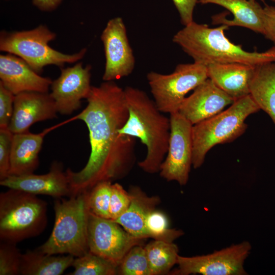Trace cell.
I'll return each mask as SVG.
<instances>
[{
  "instance_id": "6da1fadb",
  "label": "cell",
  "mask_w": 275,
  "mask_h": 275,
  "mask_svg": "<svg viewBox=\"0 0 275 275\" xmlns=\"http://www.w3.org/2000/svg\"><path fill=\"white\" fill-rule=\"evenodd\" d=\"M86 99V107L74 118L88 128L91 153L80 171L66 170L71 196L89 191L100 182L123 178L136 160V138L119 132L128 117L124 90L114 81H104L92 86Z\"/></svg>"
},
{
  "instance_id": "7a4b0ae2",
  "label": "cell",
  "mask_w": 275,
  "mask_h": 275,
  "mask_svg": "<svg viewBox=\"0 0 275 275\" xmlns=\"http://www.w3.org/2000/svg\"><path fill=\"white\" fill-rule=\"evenodd\" d=\"M124 90L128 117L119 132L139 139L146 146V156L138 162L142 170L149 174L159 172L168 150L170 118L144 91L130 86Z\"/></svg>"
},
{
  "instance_id": "3957f363",
  "label": "cell",
  "mask_w": 275,
  "mask_h": 275,
  "mask_svg": "<svg viewBox=\"0 0 275 275\" xmlns=\"http://www.w3.org/2000/svg\"><path fill=\"white\" fill-rule=\"evenodd\" d=\"M229 26L221 24L211 28L193 21L177 32L174 43L191 57L195 62L205 66L215 63H239L256 66L275 61V45L262 52L244 50L231 42L225 34Z\"/></svg>"
},
{
  "instance_id": "277c9868",
  "label": "cell",
  "mask_w": 275,
  "mask_h": 275,
  "mask_svg": "<svg viewBox=\"0 0 275 275\" xmlns=\"http://www.w3.org/2000/svg\"><path fill=\"white\" fill-rule=\"evenodd\" d=\"M88 191L54 202V224L48 239L37 249L50 255L66 254L74 257L89 252Z\"/></svg>"
},
{
  "instance_id": "5b68a950",
  "label": "cell",
  "mask_w": 275,
  "mask_h": 275,
  "mask_svg": "<svg viewBox=\"0 0 275 275\" xmlns=\"http://www.w3.org/2000/svg\"><path fill=\"white\" fill-rule=\"evenodd\" d=\"M260 109L248 95L235 100L228 109L193 125V167L200 168L214 146L232 142L243 134L248 127L245 119Z\"/></svg>"
},
{
  "instance_id": "8992f818",
  "label": "cell",
  "mask_w": 275,
  "mask_h": 275,
  "mask_svg": "<svg viewBox=\"0 0 275 275\" xmlns=\"http://www.w3.org/2000/svg\"><path fill=\"white\" fill-rule=\"evenodd\" d=\"M47 205L36 195L20 190L1 193V240L16 243L40 235L47 224Z\"/></svg>"
},
{
  "instance_id": "52a82bcc",
  "label": "cell",
  "mask_w": 275,
  "mask_h": 275,
  "mask_svg": "<svg viewBox=\"0 0 275 275\" xmlns=\"http://www.w3.org/2000/svg\"><path fill=\"white\" fill-rule=\"evenodd\" d=\"M56 36L44 25L31 30L2 31L0 50L21 58L38 74L46 66L53 65L62 68L66 63H76L83 58L86 48L73 54H65L51 48L48 43Z\"/></svg>"
},
{
  "instance_id": "ba28073f",
  "label": "cell",
  "mask_w": 275,
  "mask_h": 275,
  "mask_svg": "<svg viewBox=\"0 0 275 275\" xmlns=\"http://www.w3.org/2000/svg\"><path fill=\"white\" fill-rule=\"evenodd\" d=\"M208 78L206 66L195 62L178 64L169 74L151 71L147 75L156 106L170 115L178 112L186 95Z\"/></svg>"
},
{
  "instance_id": "9c48e42d",
  "label": "cell",
  "mask_w": 275,
  "mask_h": 275,
  "mask_svg": "<svg viewBox=\"0 0 275 275\" xmlns=\"http://www.w3.org/2000/svg\"><path fill=\"white\" fill-rule=\"evenodd\" d=\"M170 115L168 150L159 172L167 181H175L184 185L193 165V125L178 112Z\"/></svg>"
},
{
  "instance_id": "30bf717a",
  "label": "cell",
  "mask_w": 275,
  "mask_h": 275,
  "mask_svg": "<svg viewBox=\"0 0 275 275\" xmlns=\"http://www.w3.org/2000/svg\"><path fill=\"white\" fill-rule=\"evenodd\" d=\"M144 240L131 235L115 221L89 212V251L117 267L127 252L134 246L141 245Z\"/></svg>"
},
{
  "instance_id": "8fae6325",
  "label": "cell",
  "mask_w": 275,
  "mask_h": 275,
  "mask_svg": "<svg viewBox=\"0 0 275 275\" xmlns=\"http://www.w3.org/2000/svg\"><path fill=\"white\" fill-rule=\"evenodd\" d=\"M252 246L249 242L232 244L206 255L178 257V269L174 274L245 275L243 265Z\"/></svg>"
},
{
  "instance_id": "7c38bea8",
  "label": "cell",
  "mask_w": 275,
  "mask_h": 275,
  "mask_svg": "<svg viewBox=\"0 0 275 275\" xmlns=\"http://www.w3.org/2000/svg\"><path fill=\"white\" fill-rule=\"evenodd\" d=\"M100 38L105 57L103 80L114 81L130 75L134 68L135 59L122 18L109 20Z\"/></svg>"
},
{
  "instance_id": "4fadbf2b",
  "label": "cell",
  "mask_w": 275,
  "mask_h": 275,
  "mask_svg": "<svg viewBox=\"0 0 275 275\" xmlns=\"http://www.w3.org/2000/svg\"><path fill=\"white\" fill-rule=\"evenodd\" d=\"M61 70L60 75L51 83L50 94L58 113L70 115L80 108L81 100L86 99L90 92L91 66L84 67L81 62H78Z\"/></svg>"
},
{
  "instance_id": "5bb4252c",
  "label": "cell",
  "mask_w": 275,
  "mask_h": 275,
  "mask_svg": "<svg viewBox=\"0 0 275 275\" xmlns=\"http://www.w3.org/2000/svg\"><path fill=\"white\" fill-rule=\"evenodd\" d=\"M57 113L55 102L48 92H22L15 95L8 128L13 133L28 132L34 123L56 118Z\"/></svg>"
},
{
  "instance_id": "9a60e30c",
  "label": "cell",
  "mask_w": 275,
  "mask_h": 275,
  "mask_svg": "<svg viewBox=\"0 0 275 275\" xmlns=\"http://www.w3.org/2000/svg\"><path fill=\"white\" fill-rule=\"evenodd\" d=\"M0 185L35 195H43L55 198L69 197L71 195L66 171H63L62 163L56 161L52 162L47 173L9 175L0 180Z\"/></svg>"
},
{
  "instance_id": "2e32d148",
  "label": "cell",
  "mask_w": 275,
  "mask_h": 275,
  "mask_svg": "<svg viewBox=\"0 0 275 275\" xmlns=\"http://www.w3.org/2000/svg\"><path fill=\"white\" fill-rule=\"evenodd\" d=\"M198 2L219 5L233 15L232 19L226 18V12L215 15L212 18L213 23L246 28L271 41L268 16L264 8L256 0H199Z\"/></svg>"
},
{
  "instance_id": "e0dca14e",
  "label": "cell",
  "mask_w": 275,
  "mask_h": 275,
  "mask_svg": "<svg viewBox=\"0 0 275 275\" xmlns=\"http://www.w3.org/2000/svg\"><path fill=\"white\" fill-rule=\"evenodd\" d=\"M234 101L208 78L185 97L178 112L194 125L218 114Z\"/></svg>"
},
{
  "instance_id": "ac0fdd59",
  "label": "cell",
  "mask_w": 275,
  "mask_h": 275,
  "mask_svg": "<svg viewBox=\"0 0 275 275\" xmlns=\"http://www.w3.org/2000/svg\"><path fill=\"white\" fill-rule=\"evenodd\" d=\"M0 79L15 95L30 91L47 93L52 82L40 76L21 58L9 53L0 56Z\"/></svg>"
},
{
  "instance_id": "d6986e66",
  "label": "cell",
  "mask_w": 275,
  "mask_h": 275,
  "mask_svg": "<svg viewBox=\"0 0 275 275\" xmlns=\"http://www.w3.org/2000/svg\"><path fill=\"white\" fill-rule=\"evenodd\" d=\"M255 67L239 63L206 65L208 78L234 101L250 95V83Z\"/></svg>"
},
{
  "instance_id": "ffe728a7",
  "label": "cell",
  "mask_w": 275,
  "mask_h": 275,
  "mask_svg": "<svg viewBox=\"0 0 275 275\" xmlns=\"http://www.w3.org/2000/svg\"><path fill=\"white\" fill-rule=\"evenodd\" d=\"M50 130L51 128L46 129L38 133L28 131L13 134L9 175L20 176L34 173L39 164V154L44 138Z\"/></svg>"
},
{
  "instance_id": "44dd1931",
  "label": "cell",
  "mask_w": 275,
  "mask_h": 275,
  "mask_svg": "<svg viewBox=\"0 0 275 275\" xmlns=\"http://www.w3.org/2000/svg\"><path fill=\"white\" fill-rule=\"evenodd\" d=\"M131 202L126 211L114 221L131 235L142 239L149 238L146 228L148 214L159 204L158 196H149L138 186H132L129 191Z\"/></svg>"
},
{
  "instance_id": "7402d4cb",
  "label": "cell",
  "mask_w": 275,
  "mask_h": 275,
  "mask_svg": "<svg viewBox=\"0 0 275 275\" xmlns=\"http://www.w3.org/2000/svg\"><path fill=\"white\" fill-rule=\"evenodd\" d=\"M250 95L275 125V61L255 66L250 83Z\"/></svg>"
},
{
  "instance_id": "603a6c76",
  "label": "cell",
  "mask_w": 275,
  "mask_h": 275,
  "mask_svg": "<svg viewBox=\"0 0 275 275\" xmlns=\"http://www.w3.org/2000/svg\"><path fill=\"white\" fill-rule=\"evenodd\" d=\"M74 257L43 253L37 249L22 254L20 274L60 275L72 266Z\"/></svg>"
},
{
  "instance_id": "cb8c5ba5",
  "label": "cell",
  "mask_w": 275,
  "mask_h": 275,
  "mask_svg": "<svg viewBox=\"0 0 275 275\" xmlns=\"http://www.w3.org/2000/svg\"><path fill=\"white\" fill-rule=\"evenodd\" d=\"M144 248L152 275L166 273L177 264L179 250L173 242L154 240Z\"/></svg>"
},
{
  "instance_id": "d4e9b609",
  "label": "cell",
  "mask_w": 275,
  "mask_h": 275,
  "mask_svg": "<svg viewBox=\"0 0 275 275\" xmlns=\"http://www.w3.org/2000/svg\"><path fill=\"white\" fill-rule=\"evenodd\" d=\"M72 266L74 270L69 275H114L118 273L116 265L89 251L75 257Z\"/></svg>"
},
{
  "instance_id": "484cf974",
  "label": "cell",
  "mask_w": 275,
  "mask_h": 275,
  "mask_svg": "<svg viewBox=\"0 0 275 275\" xmlns=\"http://www.w3.org/2000/svg\"><path fill=\"white\" fill-rule=\"evenodd\" d=\"M112 184L111 181H102L88 191L87 204L89 212L110 219L109 204Z\"/></svg>"
},
{
  "instance_id": "4316f807",
  "label": "cell",
  "mask_w": 275,
  "mask_h": 275,
  "mask_svg": "<svg viewBox=\"0 0 275 275\" xmlns=\"http://www.w3.org/2000/svg\"><path fill=\"white\" fill-rule=\"evenodd\" d=\"M145 224L149 238L154 240L173 242L184 234L181 230L169 228L167 216L159 211H151L147 217Z\"/></svg>"
},
{
  "instance_id": "83f0119b",
  "label": "cell",
  "mask_w": 275,
  "mask_h": 275,
  "mask_svg": "<svg viewBox=\"0 0 275 275\" xmlns=\"http://www.w3.org/2000/svg\"><path fill=\"white\" fill-rule=\"evenodd\" d=\"M122 275H152L144 247L137 245L125 255L118 267Z\"/></svg>"
},
{
  "instance_id": "f1b7e54d",
  "label": "cell",
  "mask_w": 275,
  "mask_h": 275,
  "mask_svg": "<svg viewBox=\"0 0 275 275\" xmlns=\"http://www.w3.org/2000/svg\"><path fill=\"white\" fill-rule=\"evenodd\" d=\"M16 244L1 240L0 275L20 274L22 254Z\"/></svg>"
},
{
  "instance_id": "f546056e",
  "label": "cell",
  "mask_w": 275,
  "mask_h": 275,
  "mask_svg": "<svg viewBox=\"0 0 275 275\" xmlns=\"http://www.w3.org/2000/svg\"><path fill=\"white\" fill-rule=\"evenodd\" d=\"M131 197L118 183L112 184L109 204L110 219L115 221L124 213L129 206Z\"/></svg>"
},
{
  "instance_id": "4dcf8cb0",
  "label": "cell",
  "mask_w": 275,
  "mask_h": 275,
  "mask_svg": "<svg viewBox=\"0 0 275 275\" xmlns=\"http://www.w3.org/2000/svg\"><path fill=\"white\" fill-rule=\"evenodd\" d=\"M13 134L8 128L0 129V180L9 175Z\"/></svg>"
},
{
  "instance_id": "1f68e13d",
  "label": "cell",
  "mask_w": 275,
  "mask_h": 275,
  "mask_svg": "<svg viewBox=\"0 0 275 275\" xmlns=\"http://www.w3.org/2000/svg\"><path fill=\"white\" fill-rule=\"evenodd\" d=\"M15 95L0 82V129L9 127L13 112Z\"/></svg>"
},
{
  "instance_id": "d6a6232c",
  "label": "cell",
  "mask_w": 275,
  "mask_h": 275,
  "mask_svg": "<svg viewBox=\"0 0 275 275\" xmlns=\"http://www.w3.org/2000/svg\"><path fill=\"white\" fill-rule=\"evenodd\" d=\"M176 7L181 23L185 26L193 20V12L199 0H172Z\"/></svg>"
},
{
  "instance_id": "836d02e7",
  "label": "cell",
  "mask_w": 275,
  "mask_h": 275,
  "mask_svg": "<svg viewBox=\"0 0 275 275\" xmlns=\"http://www.w3.org/2000/svg\"><path fill=\"white\" fill-rule=\"evenodd\" d=\"M63 0H32L33 5L42 11L50 12L56 9Z\"/></svg>"
},
{
  "instance_id": "e575fe53",
  "label": "cell",
  "mask_w": 275,
  "mask_h": 275,
  "mask_svg": "<svg viewBox=\"0 0 275 275\" xmlns=\"http://www.w3.org/2000/svg\"><path fill=\"white\" fill-rule=\"evenodd\" d=\"M264 8L268 18L270 29L272 37V42L275 45V7L266 5Z\"/></svg>"
},
{
  "instance_id": "d590c367",
  "label": "cell",
  "mask_w": 275,
  "mask_h": 275,
  "mask_svg": "<svg viewBox=\"0 0 275 275\" xmlns=\"http://www.w3.org/2000/svg\"><path fill=\"white\" fill-rule=\"evenodd\" d=\"M272 1L275 3V0H272Z\"/></svg>"
}]
</instances>
